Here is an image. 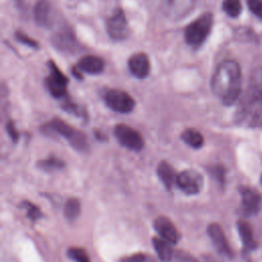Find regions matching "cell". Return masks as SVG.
<instances>
[{
  "instance_id": "obj_1",
  "label": "cell",
  "mask_w": 262,
  "mask_h": 262,
  "mask_svg": "<svg viewBox=\"0 0 262 262\" xmlns=\"http://www.w3.org/2000/svg\"><path fill=\"white\" fill-rule=\"evenodd\" d=\"M242 74L238 63L231 59L223 60L215 70L211 87L225 105H232L241 94Z\"/></svg>"
},
{
  "instance_id": "obj_2",
  "label": "cell",
  "mask_w": 262,
  "mask_h": 262,
  "mask_svg": "<svg viewBox=\"0 0 262 262\" xmlns=\"http://www.w3.org/2000/svg\"><path fill=\"white\" fill-rule=\"evenodd\" d=\"M213 25V15L210 12L203 13L199 18L190 23L185 31V42L192 48L200 47L207 39Z\"/></svg>"
},
{
  "instance_id": "obj_3",
  "label": "cell",
  "mask_w": 262,
  "mask_h": 262,
  "mask_svg": "<svg viewBox=\"0 0 262 262\" xmlns=\"http://www.w3.org/2000/svg\"><path fill=\"white\" fill-rule=\"evenodd\" d=\"M45 128L63 136L71 142V144L75 148L79 150H84L87 146V140L85 135L82 132L74 129L72 126L61 121L60 119H54L50 121L49 123H47Z\"/></svg>"
},
{
  "instance_id": "obj_4",
  "label": "cell",
  "mask_w": 262,
  "mask_h": 262,
  "mask_svg": "<svg viewBox=\"0 0 262 262\" xmlns=\"http://www.w3.org/2000/svg\"><path fill=\"white\" fill-rule=\"evenodd\" d=\"M114 134L120 144L128 149L139 151L144 146V140L140 133L128 125H117L114 129Z\"/></svg>"
},
{
  "instance_id": "obj_5",
  "label": "cell",
  "mask_w": 262,
  "mask_h": 262,
  "mask_svg": "<svg viewBox=\"0 0 262 262\" xmlns=\"http://www.w3.org/2000/svg\"><path fill=\"white\" fill-rule=\"evenodd\" d=\"M104 101L111 110L121 114H128L132 112L135 106L133 97L127 92L119 89L108 90L104 95Z\"/></svg>"
},
{
  "instance_id": "obj_6",
  "label": "cell",
  "mask_w": 262,
  "mask_h": 262,
  "mask_svg": "<svg viewBox=\"0 0 262 262\" xmlns=\"http://www.w3.org/2000/svg\"><path fill=\"white\" fill-rule=\"evenodd\" d=\"M241 121L250 127H259L262 125V96L255 94L243 105Z\"/></svg>"
},
{
  "instance_id": "obj_7",
  "label": "cell",
  "mask_w": 262,
  "mask_h": 262,
  "mask_svg": "<svg viewBox=\"0 0 262 262\" xmlns=\"http://www.w3.org/2000/svg\"><path fill=\"white\" fill-rule=\"evenodd\" d=\"M49 76L45 80L46 87L50 94L56 98H61L67 93V84L68 78L60 72L57 66L50 61L48 63Z\"/></svg>"
},
{
  "instance_id": "obj_8",
  "label": "cell",
  "mask_w": 262,
  "mask_h": 262,
  "mask_svg": "<svg viewBox=\"0 0 262 262\" xmlns=\"http://www.w3.org/2000/svg\"><path fill=\"white\" fill-rule=\"evenodd\" d=\"M195 0H161L164 14L174 20L185 17L193 9Z\"/></svg>"
},
{
  "instance_id": "obj_9",
  "label": "cell",
  "mask_w": 262,
  "mask_h": 262,
  "mask_svg": "<svg viewBox=\"0 0 262 262\" xmlns=\"http://www.w3.org/2000/svg\"><path fill=\"white\" fill-rule=\"evenodd\" d=\"M106 31L108 36L116 41L125 40L129 36V26L122 9H117L107 19Z\"/></svg>"
},
{
  "instance_id": "obj_10",
  "label": "cell",
  "mask_w": 262,
  "mask_h": 262,
  "mask_svg": "<svg viewBox=\"0 0 262 262\" xmlns=\"http://www.w3.org/2000/svg\"><path fill=\"white\" fill-rule=\"evenodd\" d=\"M202 175L194 170H184L177 174L176 185L186 194H196L203 188Z\"/></svg>"
},
{
  "instance_id": "obj_11",
  "label": "cell",
  "mask_w": 262,
  "mask_h": 262,
  "mask_svg": "<svg viewBox=\"0 0 262 262\" xmlns=\"http://www.w3.org/2000/svg\"><path fill=\"white\" fill-rule=\"evenodd\" d=\"M242 196V211L247 216L256 215L262 205L261 194L253 187L242 186L239 188Z\"/></svg>"
},
{
  "instance_id": "obj_12",
  "label": "cell",
  "mask_w": 262,
  "mask_h": 262,
  "mask_svg": "<svg viewBox=\"0 0 262 262\" xmlns=\"http://www.w3.org/2000/svg\"><path fill=\"white\" fill-rule=\"evenodd\" d=\"M208 234L210 238L212 239L215 248L218 250V252L228 258L232 257V251L230 249V246L228 245V242L226 239V236L224 234L223 229L221 226L217 223H212L208 226Z\"/></svg>"
},
{
  "instance_id": "obj_13",
  "label": "cell",
  "mask_w": 262,
  "mask_h": 262,
  "mask_svg": "<svg viewBox=\"0 0 262 262\" xmlns=\"http://www.w3.org/2000/svg\"><path fill=\"white\" fill-rule=\"evenodd\" d=\"M128 68L134 77L138 79L146 78L150 71L148 56L142 52L133 54L128 60Z\"/></svg>"
},
{
  "instance_id": "obj_14",
  "label": "cell",
  "mask_w": 262,
  "mask_h": 262,
  "mask_svg": "<svg viewBox=\"0 0 262 262\" xmlns=\"http://www.w3.org/2000/svg\"><path fill=\"white\" fill-rule=\"evenodd\" d=\"M154 227L160 236L170 244H177L179 241V233L174 224L165 216L158 217L154 222Z\"/></svg>"
},
{
  "instance_id": "obj_15",
  "label": "cell",
  "mask_w": 262,
  "mask_h": 262,
  "mask_svg": "<svg viewBox=\"0 0 262 262\" xmlns=\"http://www.w3.org/2000/svg\"><path fill=\"white\" fill-rule=\"evenodd\" d=\"M77 69L80 72H84L91 75L99 74L104 69V61L102 58L94 55H86L82 57L77 64Z\"/></svg>"
},
{
  "instance_id": "obj_16",
  "label": "cell",
  "mask_w": 262,
  "mask_h": 262,
  "mask_svg": "<svg viewBox=\"0 0 262 262\" xmlns=\"http://www.w3.org/2000/svg\"><path fill=\"white\" fill-rule=\"evenodd\" d=\"M36 23L41 27H49L52 24V7L48 0H39L34 8Z\"/></svg>"
},
{
  "instance_id": "obj_17",
  "label": "cell",
  "mask_w": 262,
  "mask_h": 262,
  "mask_svg": "<svg viewBox=\"0 0 262 262\" xmlns=\"http://www.w3.org/2000/svg\"><path fill=\"white\" fill-rule=\"evenodd\" d=\"M237 229H238V232H239L241 239L243 242L244 250L245 251H252V250L256 249L257 243L254 238L253 231H252V228H251L250 224L245 222V221H239L237 223Z\"/></svg>"
},
{
  "instance_id": "obj_18",
  "label": "cell",
  "mask_w": 262,
  "mask_h": 262,
  "mask_svg": "<svg viewBox=\"0 0 262 262\" xmlns=\"http://www.w3.org/2000/svg\"><path fill=\"white\" fill-rule=\"evenodd\" d=\"M157 173L159 175V178L163 182V184L168 189H170L174 185V183H176L177 175L175 174V171L173 170L172 166L169 163H167L165 161L161 162L158 166Z\"/></svg>"
},
{
  "instance_id": "obj_19",
  "label": "cell",
  "mask_w": 262,
  "mask_h": 262,
  "mask_svg": "<svg viewBox=\"0 0 262 262\" xmlns=\"http://www.w3.org/2000/svg\"><path fill=\"white\" fill-rule=\"evenodd\" d=\"M171 245L169 242L162 237H154L152 238V246L155 248V251L157 252L158 257L162 261H170L172 259L173 251L171 248Z\"/></svg>"
},
{
  "instance_id": "obj_20",
  "label": "cell",
  "mask_w": 262,
  "mask_h": 262,
  "mask_svg": "<svg viewBox=\"0 0 262 262\" xmlns=\"http://www.w3.org/2000/svg\"><path fill=\"white\" fill-rule=\"evenodd\" d=\"M180 136H181V139L192 148H200L204 144L203 135L201 134V132H199L195 129H192V128L185 129Z\"/></svg>"
},
{
  "instance_id": "obj_21",
  "label": "cell",
  "mask_w": 262,
  "mask_h": 262,
  "mask_svg": "<svg viewBox=\"0 0 262 262\" xmlns=\"http://www.w3.org/2000/svg\"><path fill=\"white\" fill-rule=\"evenodd\" d=\"M222 8L230 17H236L242 11V3L239 0H223Z\"/></svg>"
},
{
  "instance_id": "obj_22",
  "label": "cell",
  "mask_w": 262,
  "mask_h": 262,
  "mask_svg": "<svg viewBox=\"0 0 262 262\" xmlns=\"http://www.w3.org/2000/svg\"><path fill=\"white\" fill-rule=\"evenodd\" d=\"M80 208L81 205L77 199H69L64 205V216L70 220L75 219L80 213Z\"/></svg>"
},
{
  "instance_id": "obj_23",
  "label": "cell",
  "mask_w": 262,
  "mask_h": 262,
  "mask_svg": "<svg viewBox=\"0 0 262 262\" xmlns=\"http://www.w3.org/2000/svg\"><path fill=\"white\" fill-rule=\"evenodd\" d=\"M251 87L255 94L262 96V67L256 69L251 76Z\"/></svg>"
},
{
  "instance_id": "obj_24",
  "label": "cell",
  "mask_w": 262,
  "mask_h": 262,
  "mask_svg": "<svg viewBox=\"0 0 262 262\" xmlns=\"http://www.w3.org/2000/svg\"><path fill=\"white\" fill-rule=\"evenodd\" d=\"M68 256L75 262H90L88 254L82 248H70L68 251Z\"/></svg>"
},
{
  "instance_id": "obj_25",
  "label": "cell",
  "mask_w": 262,
  "mask_h": 262,
  "mask_svg": "<svg viewBox=\"0 0 262 262\" xmlns=\"http://www.w3.org/2000/svg\"><path fill=\"white\" fill-rule=\"evenodd\" d=\"M55 43H56V46L59 48L71 49L74 47V38L71 34L67 32H62L61 35L56 36Z\"/></svg>"
},
{
  "instance_id": "obj_26",
  "label": "cell",
  "mask_w": 262,
  "mask_h": 262,
  "mask_svg": "<svg viewBox=\"0 0 262 262\" xmlns=\"http://www.w3.org/2000/svg\"><path fill=\"white\" fill-rule=\"evenodd\" d=\"M41 169H45V170H52V169H59L62 168L64 166V163L62 161H60L59 159L50 157L46 160H43L40 162L39 164Z\"/></svg>"
},
{
  "instance_id": "obj_27",
  "label": "cell",
  "mask_w": 262,
  "mask_h": 262,
  "mask_svg": "<svg viewBox=\"0 0 262 262\" xmlns=\"http://www.w3.org/2000/svg\"><path fill=\"white\" fill-rule=\"evenodd\" d=\"M23 205H24V208L27 210V216H28L31 220L35 221V220H37V219H39V218L41 217V212H40V210H39L38 207H36L34 204H32V203L26 201V202L23 203Z\"/></svg>"
},
{
  "instance_id": "obj_28",
  "label": "cell",
  "mask_w": 262,
  "mask_h": 262,
  "mask_svg": "<svg viewBox=\"0 0 262 262\" xmlns=\"http://www.w3.org/2000/svg\"><path fill=\"white\" fill-rule=\"evenodd\" d=\"M250 10L258 17L262 18V0H247Z\"/></svg>"
},
{
  "instance_id": "obj_29",
  "label": "cell",
  "mask_w": 262,
  "mask_h": 262,
  "mask_svg": "<svg viewBox=\"0 0 262 262\" xmlns=\"http://www.w3.org/2000/svg\"><path fill=\"white\" fill-rule=\"evenodd\" d=\"M145 261H146V256L144 254L136 253V254H132L130 256L122 258L120 262H145Z\"/></svg>"
},
{
  "instance_id": "obj_30",
  "label": "cell",
  "mask_w": 262,
  "mask_h": 262,
  "mask_svg": "<svg viewBox=\"0 0 262 262\" xmlns=\"http://www.w3.org/2000/svg\"><path fill=\"white\" fill-rule=\"evenodd\" d=\"M15 37H16V39H17L19 42H21V43H24V44H26V45H28V46H30V47H34V48H37V47H38V44L35 42V40L29 38L27 35H25V34H23V33L17 32V33L15 34Z\"/></svg>"
},
{
  "instance_id": "obj_31",
  "label": "cell",
  "mask_w": 262,
  "mask_h": 262,
  "mask_svg": "<svg viewBox=\"0 0 262 262\" xmlns=\"http://www.w3.org/2000/svg\"><path fill=\"white\" fill-rule=\"evenodd\" d=\"M212 174L218 179L219 182L223 183L224 181V169L223 167H220V166H216L212 169Z\"/></svg>"
},
{
  "instance_id": "obj_32",
  "label": "cell",
  "mask_w": 262,
  "mask_h": 262,
  "mask_svg": "<svg viewBox=\"0 0 262 262\" xmlns=\"http://www.w3.org/2000/svg\"><path fill=\"white\" fill-rule=\"evenodd\" d=\"M6 129H7V132L9 134V136L11 137V139L13 141H16L18 139V133H17V131H16V129H15V127H14V125L11 121L7 123Z\"/></svg>"
},
{
  "instance_id": "obj_33",
  "label": "cell",
  "mask_w": 262,
  "mask_h": 262,
  "mask_svg": "<svg viewBox=\"0 0 262 262\" xmlns=\"http://www.w3.org/2000/svg\"><path fill=\"white\" fill-rule=\"evenodd\" d=\"M261 183H262V176H261Z\"/></svg>"
}]
</instances>
